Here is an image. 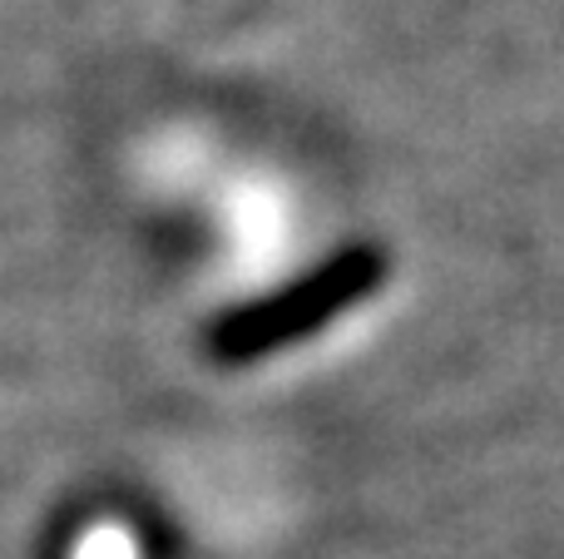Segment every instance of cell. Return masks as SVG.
<instances>
[{
    "label": "cell",
    "mask_w": 564,
    "mask_h": 559,
    "mask_svg": "<svg viewBox=\"0 0 564 559\" xmlns=\"http://www.w3.org/2000/svg\"><path fill=\"white\" fill-rule=\"evenodd\" d=\"M381 283H387V257H381V248L347 243L332 257H322L317 267H307L302 277H292L288 287L224 313L208 327V352L228 366L273 357L282 347H297V342H307V337L327 332L341 313L367 303Z\"/></svg>",
    "instance_id": "cell-1"
}]
</instances>
